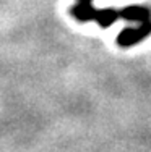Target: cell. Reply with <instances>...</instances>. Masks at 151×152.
I'll list each match as a JSON object with an SVG mask.
<instances>
[{
    "label": "cell",
    "instance_id": "5",
    "mask_svg": "<svg viewBox=\"0 0 151 152\" xmlns=\"http://www.w3.org/2000/svg\"><path fill=\"white\" fill-rule=\"evenodd\" d=\"M80 2H85V3H91V0H80Z\"/></svg>",
    "mask_w": 151,
    "mask_h": 152
},
{
    "label": "cell",
    "instance_id": "3",
    "mask_svg": "<svg viewBox=\"0 0 151 152\" xmlns=\"http://www.w3.org/2000/svg\"><path fill=\"white\" fill-rule=\"evenodd\" d=\"M70 13L77 18L78 21H93L96 20V15H98V10L91 5V3H85V2H80L77 5H73L70 8Z\"/></svg>",
    "mask_w": 151,
    "mask_h": 152
},
{
    "label": "cell",
    "instance_id": "1",
    "mask_svg": "<svg viewBox=\"0 0 151 152\" xmlns=\"http://www.w3.org/2000/svg\"><path fill=\"white\" fill-rule=\"evenodd\" d=\"M150 34H151V21H146V23H141L136 28H125L119 34L117 42L122 47H128V45L138 44L140 41L148 37Z\"/></svg>",
    "mask_w": 151,
    "mask_h": 152
},
{
    "label": "cell",
    "instance_id": "2",
    "mask_svg": "<svg viewBox=\"0 0 151 152\" xmlns=\"http://www.w3.org/2000/svg\"><path fill=\"white\" fill-rule=\"evenodd\" d=\"M150 15L151 10L143 5H128L120 10V18H124L127 21H136L140 24L150 21Z\"/></svg>",
    "mask_w": 151,
    "mask_h": 152
},
{
    "label": "cell",
    "instance_id": "4",
    "mask_svg": "<svg viewBox=\"0 0 151 152\" xmlns=\"http://www.w3.org/2000/svg\"><path fill=\"white\" fill-rule=\"evenodd\" d=\"M117 18H120V10L116 8H104V10H98L96 15V21L101 28H109L112 26L117 21Z\"/></svg>",
    "mask_w": 151,
    "mask_h": 152
}]
</instances>
